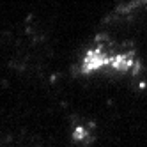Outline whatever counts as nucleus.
Masks as SVG:
<instances>
[{
	"label": "nucleus",
	"instance_id": "obj_1",
	"mask_svg": "<svg viewBox=\"0 0 147 147\" xmlns=\"http://www.w3.org/2000/svg\"><path fill=\"white\" fill-rule=\"evenodd\" d=\"M108 60H110V55H107L101 48H94V50H89L85 57L82 60V73H94L98 69H103L108 66Z\"/></svg>",
	"mask_w": 147,
	"mask_h": 147
},
{
	"label": "nucleus",
	"instance_id": "obj_3",
	"mask_svg": "<svg viewBox=\"0 0 147 147\" xmlns=\"http://www.w3.org/2000/svg\"><path fill=\"white\" fill-rule=\"evenodd\" d=\"M90 138V131L85 128V126H76L73 129V140L75 142H85Z\"/></svg>",
	"mask_w": 147,
	"mask_h": 147
},
{
	"label": "nucleus",
	"instance_id": "obj_2",
	"mask_svg": "<svg viewBox=\"0 0 147 147\" xmlns=\"http://www.w3.org/2000/svg\"><path fill=\"white\" fill-rule=\"evenodd\" d=\"M108 66L115 71H136L138 62L135 60L133 53H117V55H110Z\"/></svg>",
	"mask_w": 147,
	"mask_h": 147
}]
</instances>
